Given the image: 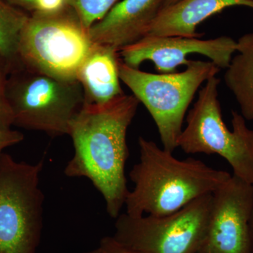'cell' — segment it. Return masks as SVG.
<instances>
[{"instance_id": "6da1fadb", "label": "cell", "mask_w": 253, "mask_h": 253, "mask_svg": "<svg viewBox=\"0 0 253 253\" xmlns=\"http://www.w3.org/2000/svg\"><path fill=\"white\" fill-rule=\"evenodd\" d=\"M139 100L123 94L104 105L84 104L71 123L74 154L66 165L68 177H85L104 198L110 217L116 219L126 204V164L129 157L126 131Z\"/></svg>"}, {"instance_id": "7a4b0ae2", "label": "cell", "mask_w": 253, "mask_h": 253, "mask_svg": "<svg viewBox=\"0 0 253 253\" xmlns=\"http://www.w3.org/2000/svg\"><path fill=\"white\" fill-rule=\"evenodd\" d=\"M138 143L139 161L129 173L134 189L125 204L129 215L172 214L198 198L212 194L231 178L229 172L199 160L177 159L143 136Z\"/></svg>"}, {"instance_id": "3957f363", "label": "cell", "mask_w": 253, "mask_h": 253, "mask_svg": "<svg viewBox=\"0 0 253 253\" xmlns=\"http://www.w3.org/2000/svg\"><path fill=\"white\" fill-rule=\"evenodd\" d=\"M94 43L88 30L68 6L56 14L34 11L21 31L18 56L21 67L63 81H77Z\"/></svg>"}, {"instance_id": "277c9868", "label": "cell", "mask_w": 253, "mask_h": 253, "mask_svg": "<svg viewBox=\"0 0 253 253\" xmlns=\"http://www.w3.org/2000/svg\"><path fill=\"white\" fill-rule=\"evenodd\" d=\"M121 81L154 119L163 149L174 152L186 111L198 89L220 71L212 61L190 60L183 72L151 73L120 63Z\"/></svg>"}, {"instance_id": "5b68a950", "label": "cell", "mask_w": 253, "mask_h": 253, "mask_svg": "<svg viewBox=\"0 0 253 253\" xmlns=\"http://www.w3.org/2000/svg\"><path fill=\"white\" fill-rule=\"evenodd\" d=\"M6 97L13 126L51 137L69 135L71 123L84 105L78 81H63L23 67L9 73Z\"/></svg>"}, {"instance_id": "8992f818", "label": "cell", "mask_w": 253, "mask_h": 253, "mask_svg": "<svg viewBox=\"0 0 253 253\" xmlns=\"http://www.w3.org/2000/svg\"><path fill=\"white\" fill-rule=\"evenodd\" d=\"M219 83L212 76L199 91L177 146L188 154L219 155L230 165L233 175L253 185V130L236 111L231 112L233 130L226 126L218 99Z\"/></svg>"}, {"instance_id": "52a82bcc", "label": "cell", "mask_w": 253, "mask_h": 253, "mask_svg": "<svg viewBox=\"0 0 253 253\" xmlns=\"http://www.w3.org/2000/svg\"><path fill=\"white\" fill-rule=\"evenodd\" d=\"M44 166L0 156V253H36L43 229Z\"/></svg>"}, {"instance_id": "ba28073f", "label": "cell", "mask_w": 253, "mask_h": 253, "mask_svg": "<svg viewBox=\"0 0 253 253\" xmlns=\"http://www.w3.org/2000/svg\"><path fill=\"white\" fill-rule=\"evenodd\" d=\"M212 194L168 215L116 218L113 239L141 253H199L207 233Z\"/></svg>"}, {"instance_id": "9c48e42d", "label": "cell", "mask_w": 253, "mask_h": 253, "mask_svg": "<svg viewBox=\"0 0 253 253\" xmlns=\"http://www.w3.org/2000/svg\"><path fill=\"white\" fill-rule=\"evenodd\" d=\"M253 185L231 175L212 193L206 239L199 253H250Z\"/></svg>"}, {"instance_id": "30bf717a", "label": "cell", "mask_w": 253, "mask_h": 253, "mask_svg": "<svg viewBox=\"0 0 253 253\" xmlns=\"http://www.w3.org/2000/svg\"><path fill=\"white\" fill-rule=\"evenodd\" d=\"M237 41L228 36L211 40L180 36H146L120 51L122 61L139 68L144 61L154 63L159 73H175L181 65H187V56L200 54L209 58L218 68H226L236 51Z\"/></svg>"}, {"instance_id": "8fae6325", "label": "cell", "mask_w": 253, "mask_h": 253, "mask_svg": "<svg viewBox=\"0 0 253 253\" xmlns=\"http://www.w3.org/2000/svg\"><path fill=\"white\" fill-rule=\"evenodd\" d=\"M164 0H121L88 30L94 44L121 51L147 34Z\"/></svg>"}, {"instance_id": "7c38bea8", "label": "cell", "mask_w": 253, "mask_h": 253, "mask_svg": "<svg viewBox=\"0 0 253 253\" xmlns=\"http://www.w3.org/2000/svg\"><path fill=\"white\" fill-rule=\"evenodd\" d=\"M235 6L253 9V0H180L160 11L146 36L200 38L204 33L196 31L199 24L226 8Z\"/></svg>"}, {"instance_id": "4fadbf2b", "label": "cell", "mask_w": 253, "mask_h": 253, "mask_svg": "<svg viewBox=\"0 0 253 253\" xmlns=\"http://www.w3.org/2000/svg\"><path fill=\"white\" fill-rule=\"evenodd\" d=\"M120 51L112 46L94 44L78 73L84 104L104 105L125 94L120 78Z\"/></svg>"}, {"instance_id": "5bb4252c", "label": "cell", "mask_w": 253, "mask_h": 253, "mask_svg": "<svg viewBox=\"0 0 253 253\" xmlns=\"http://www.w3.org/2000/svg\"><path fill=\"white\" fill-rule=\"evenodd\" d=\"M236 51L224 78L246 121H253V32L237 41Z\"/></svg>"}, {"instance_id": "9a60e30c", "label": "cell", "mask_w": 253, "mask_h": 253, "mask_svg": "<svg viewBox=\"0 0 253 253\" xmlns=\"http://www.w3.org/2000/svg\"><path fill=\"white\" fill-rule=\"evenodd\" d=\"M28 18L29 15L23 10L0 0V56L7 65L9 73L21 66L18 43Z\"/></svg>"}, {"instance_id": "2e32d148", "label": "cell", "mask_w": 253, "mask_h": 253, "mask_svg": "<svg viewBox=\"0 0 253 253\" xmlns=\"http://www.w3.org/2000/svg\"><path fill=\"white\" fill-rule=\"evenodd\" d=\"M68 5L76 13L82 24L89 30L104 18L121 0H68Z\"/></svg>"}, {"instance_id": "e0dca14e", "label": "cell", "mask_w": 253, "mask_h": 253, "mask_svg": "<svg viewBox=\"0 0 253 253\" xmlns=\"http://www.w3.org/2000/svg\"><path fill=\"white\" fill-rule=\"evenodd\" d=\"M9 71L7 65L0 56V128L9 129L13 126V116L7 97L6 83Z\"/></svg>"}, {"instance_id": "ac0fdd59", "label": "cell", "mask_w": 253, "mask_h": 253, "mask_svg": "<svg viewBox=\"0 0 253 253\" xmlns=\"http://www.w3.org/2000/svg\"><path fill=\"white\" fill-rule=\"evenodd\" d=\"M68 6V0H36L34 11L43 14H56L61 12Z\"/></svg>"}, {"instance_id": "d6986e66", "label": "cell", "mask_w": 253, "mask_h": 253, "mask_svg": "<svg viewBox=\"0 0 253 253\" xmlns=\"http://www.w3.org/2000/svg\"><path fill=\"white\" fill-rule=\"evenodd\" d=\"M23 139L24 136L19 131L13 130L11 128H0V156L4 154L3 151L5 149L21 142Z\"/></svg>"}, {"instance_id": "ffe728a7", "label": "cell", "mask_w": 253, "mask_h": 253, "mask_svg": "<svg viewBox=\"0 0 253 253\" xmlns=\"http://www.w3.org/2000/svg\"><path fill=\"white\" fill-rule=\"evenodd\" d=\"M99 247L103 253H141L125 247L113 239V236L103 238Z\"/></svg>"}, {"instance_id": "44dd1931", "label": "cell", "mask_w": 253, "mask_h": 253, "mask_svg": "<svg viewBox=\"0 0 253 253\" xmlns=\"http://www.w3.org/2000/svg\"><path fill=\"white\" fill-rule=\"evenodd\" d=\"M4 1L23 11L25 10L31 13L35 11L36 0H4Z\"/></svg>"}, {"instance_id": "7402d4cb", "label": "cell", "mask_w": 253, "mask_h": 253, "mask_svg": "<svg viewBox=\"0 0 253 253\" xmlns=\"http://www.w3.org/2000/svg\"><path fill=\"white\" fill-rule=\"evenodd\" d=\"M250 253H253V206L249 221Z\"/></svg>"}, {"instance_id": "603a6c76", "label": "cell", "mask_w": 253, "mask_h": 253, "mask_svg": "<svg viewBox=\"0 0 253 253\" xmlns=\"http://www.w3.org/2000/svg\"><path fill=\"white\" fill-rule=\"evenodd\" d=\"M180 1V0H164L163 7H166V6H169V5L175 4L176 2H177V1Z\"/></svg>"}, {"instance_id": "cb8c5ba5", "label": "cell", "mask_w": 253, "mask_h": 253, "mask_svg": "<svg viewBox=\"0 0 253 253\" xmlns=\"http://www.w3.org/2000/svg\"><path fill=\"white\" fill-rule=\"evenodd\" d=\"M81 253H103L101 250L100 249L99 247H98L97 249L92 250V251H87V252Z\"/></svg>"}]
</instances>
